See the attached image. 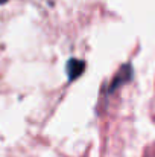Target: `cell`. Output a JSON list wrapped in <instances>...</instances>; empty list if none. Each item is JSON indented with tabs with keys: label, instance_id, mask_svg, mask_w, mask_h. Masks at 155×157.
<instances>
[{
	"label": "cell",
	"instance_id": "obj_1",
	"mask_svg": "<svg viewBox=\"0 0 155 157\" xmlns=\"http://www.w3.org/2000/svg\"><path fill=\"white\" fill-rule=\"evenodd\" d=\"M85 70V63L82 59H76V58H72L67 61V66H65V72H67V78L68 81H73L76 79L82 72Z\"/></svg>",
	"mask_w": 155,
	"mask_h": 157
},
{
	"label": "cell",
	"instance_id": "obj_2",
	"mask_svg": "<svg viewBox=\"0 0 155 157\" xmlns=\"http://www.w3.org/2000/svg\"><path fill=\"white\" fill-rule=\"evenodd\" d=\"M8 0H0V5H3V3H6Z\"/></svg>",
	"mask_w": 155,
	"mask_h": 157
}]
</instances>
